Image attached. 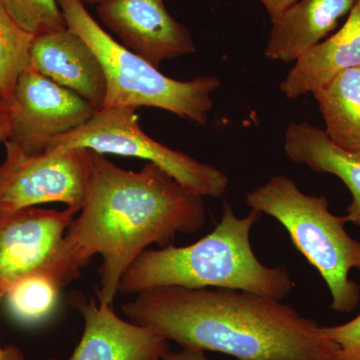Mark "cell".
I'll return each instance as SVG.
<instances>
[{
    "label": "cell",
    "mask_w": 360,
    "mask_h": 360,
    "mask_svg": "<svg viewBox=\"0 0 360 360\" xmlns=\"http://www.w3.org/2000/svg\"><path fill=\"white\" fill-rule=\"evenodd\" d=\"M89 151L84 205L66 231L65 243L80 270L101 255L97 303L108 307L123 274L149 245L165 248L175 234L198 231L205 210L201 196L187 191L155 163L130 172Z\"/></svg>",
    "instance_id": "obj_1"
},
{
    "label": "cell",
    "mask_w": 360,
    "mask_h": 360,
    "mask_svg": "<svg viewBox=\"0 0 360 360\" xmlns=\"http://www.w3.org/2000/svg\"><path fill=\"white\" fill-rule=\"evenodd\" d=\"M122 310L165 340L238 360H333L338 352L316 322L250 291L167 286L139 293Z\"/></svg>",
    "instance_id": "obj_2"
},
{
    "label": "cell",
    "mask_w": 360,
    "mask_h": 360,
    "mask_svg": "<svg viewBox=\"0 0 360 360\" xmlns=\"http://www.w3.org/2000/svg\"><path fill=\"white\" fill-rule=\"evenodd\" d=\"M262 214L252 210L239 219L224 201L213 231L193 245L144 250L123 274L118 293L180 286L245 290L283 300L295 288L290 272L260 262L250 245L251 229Z\"/></svg>",
    "instance_id": "obj_3"
},
{
    "label": "cell",
    "mask_w": 360,
    "mask_h": 360,
    "mask_svg": "<svg viewBox=\"0 0 360 360\" xmlns=\"http://www.w3.org/2000/svg\"><path fill=\"white\" fill-rule=\"evenodd\" d=\"M66 26L91 47L106 79L103 108H160L205 124L213 108L212 94L220 86L214 75L182 82L118 44L89 13L82 0H56Z\"/></svg>",
    "instance_id": "obj_4"
},
{
    "label": "cell",
    "mask_w": 360,
    "mask_h": 360,
    "mask_svg": "<svg viewBox=\"0 0 360 360\" xmlns=\"http://www.w3.org/2000/svg\"><path fill=\"white\" fill-rule=\"evenodd\" d=\"M252 210L278 220L303 257L319 272L330 291L331 309L354 311L360 300L359 284L350 281L360 269V243L345 231V217L329 210L328 198L303 193L285 175H276L246 195Z\"/></svg>",
    "instance_id": "obj_5"
},
{
    "label": "cell",
    "mask_w": 360,
    "mask_h": 360,
    "mask_svg": "<svg viewBox=\"0 0 360 360\" xmlns=\"http://www.w3.org/2000/svg\"><path fill=\"white\" fill-rule=\"evenodd\" d=\"M134 108H103L78 129L52 142L46 150L86 148L101 155L141 158L153 162L195 195L220 198L229 179L217 168L168 148L141 129Z\"/></svg>",
    "instance_id": "obj_6"
},
{
    "label": "cell",
    "mask_w": 360,
    "mask_h": 360,
    "mask_svg": "<svg viewBox=\"0 0 360 360\" xmlns=\"http://www.w3.org/2000/svg\"><path fill=\"white\" fill-rule=\"evenodd\" d=\"M75 215L70 208H0V290L6 292L37 274L51 277L60 288L78 278L82 270L65 243Z\"/></svg>",
    "instance_id": "obj_7"
},
{
    "label": "cell",
    "mask_w": 360,
    "mask_h": 360,
    "mask_svg": "<svg viewBox=\"0 0 360 360\" xmlns=\"http://www.w3.org/2000/svg\"><path fill=\"white\" fill-rule=\"evenodd\" d=\"M0 165V208L20 210L42 203H65L75 214L84 205L90 174L86 148L56 149L28 155L4 143Z\"/></svg>",
    "instance_id": "obj_8"
},
{
    "label": "cell",
    "mask_w": 360,
    "mask_h": 360,
    "mask_svg": "<svg viewBox=\"0 0 360 360\" xmlns=\"http://www.w3.org/2000/svg\"><path fill=\"white\" fill-rule=\"evenodd\" d=\"M9 110L11 131L7 141L28 155L44 153L59 137L85 124L96 111L82 96L32 66L18 78Z\"/></svg>",
    "instance_id": "obj_9"
},
{
    "label": "cell",
    "mask_w": 360,
    "mask_h": 360,
    "mask_svg": "<svg viewBox=\"0 0 360 360\" xmlns=\"http://www.w3.org/2000/svg\"><path fill=\"white\" fill-rule=\"evenodd\" d=\"M97 13L123 46L155 68L196 51L191 32L168 13L165 0H108Z\"/></svg>",
    "instance_id": "obj_10"
},
{
    "label": "cell",
    "mask_w": 360,
    "mask_h": 360,
    "mask_svg": "<svg viewBox=\"0 0 360 360\" xmlns=\"http://www.w3.org/2000/svg\"><path fill=\"white\" fill-rule=\"evenodd\" d=\"M70 305L82 314L84 328L82 340L66 360H161L169 352L167 340L122 319L113 305L89 302L80 293L72 295Z\"/></svg>",
    "instance_id": "obj_11"
},
{
    "label": "cell",
    "mask_w": 360,
    "mask_h": 360,
    "mask_svg": "<svg viewBox=\"0 0 360 360\" xmlns=\"http://www.w3.org/2000/svg\"><path fill=\"white\" fill-rule=\"evenodd\" d=\"M30 66L82 96L96 110L103 108L106 79L101 61L91 47L68 27L35 35Z\"/></svg>",
    "instance_id": "obj_12"
},
{
    "label": "cell",
    "mask_w": 360,
    "mask_h": 360,
    "mask_svg": "<svg viewBox=\"0 0 360 360\" xmlns=\"http://www.w3.org/2000/svg\"><path fill=\"white\" fill-rule=\"evenodd\" d=\"M359 0H298L271 20L265 58L291 63L333 32Z\"/></svg>",
    "instance_id": "obj_13"
},
{
    "label": "cell",
    "mask_w": 360,
    "mask_h": 360,
    "mask_svg": "<svg viewBox=\"0 0 360 360\" xmlns=\"http://www.w3.org/2000/svg\"><path fill=\"white\" fill-rule=\"evenodd\" d=\"M360 68V0L345 25L295 61L281 90L290 99L311 94L342 71Z\"/></svg>",
    "instance_id": "obj_14"
},
{
    "label": "cell",
    "mask_w": 360,
    "mask_h": 360,
    "mask_svg": "<svg viewBox=\"0 0 360 360\" xmlns=\"http://www.w3.org/2000/svg\"><path fill=\"white\" fill-rule=\"evenodd\" d=\"M284 150L293 162L338 177L352 196L345 219L360 226V153L338 148L324 130L307 122L288 125L284 134Z\"/></svg>",
    "instance_id": "obj_15"
},
{
    "label": "cell",
    "mask_w": 360,
    "mask_h": 360,
    "mask_svg": "<svg viewBox=\"0 0 360 360\" xmlns=\"http://www.w3.org/2000/svg\"><path fill=\"white\" fill-rule=\"evenodd\" d=\"M311 94L330 141L345 150L360 153V68L338 73Z\"/></svg>",
    "instance_id": "obj_16"
},
{
    "label": "cell",
    "mask_w": 360,
    "mask_h": 360,
    "mask_svg": "<svg viewBox=\"0 0 360 360\" xmlns=\"http://www.w3.org/2000/svg\"><path fill=\"white\" fill-rule=\"evenodd\" d=\"M34 37L13 20L0 0V94L8 105L18 78L30 66Z\"/></svg>",
    "instance_id": "obj_17"
},
{
    "label": "cell",
    "mask_w": 360,
    "mask_h": 360,
    "mask_svg": "<svg viewBox=\"0 0 360 360\" xmlns=\"http://www.w3.org/2000/svg\"><path fill=\"white\" fill-rule=\"evenodd\" d=\"M60 286L44 274L25 277L6 291L7 307L15 321L35 324L51 316L58 307Z\"/></svg>",
    "instance_id": "obj_18"
},
{
    "label": "cell",
    "mask_w": 360,
    "mask_h": 360,
    "mask_svg": "<svg viewBox=\"0 0 360 360\" xmlns=\"http://www.w3.org/2000/svg\"><path fill=\"white\" fill-rule=\"evenodd\" d=\"M2 2L13 20L33 35L68 27L56 0H2Z\"/></svg>",
    "instance_id": "obj_19"
},
{
    "label": "cell",
    "mask_w": 360,
    "mask_h": 360,
    "mask_svg": "<svg viewBox=\"0 0 360 360\" xmlns=\"http://www.w3.org/2000/svg\"><path fill=\"white\" fill-rule=\"evenodd\" d=\"M322 330L338 345L333 360H360V314L347 323L322 328Z\"/></svg>",
    "instance_id": "obj_20"
},
{
    "label": "cell",
    "mask_w": 360,
    "mask_h": 360,
    "mask_svg": "<svg viewBox=\"0 0 360 360\" xmlns=\"http://www.w3.org/2000/svg\"><path fill=\"white\" fill-rule=\"evenodd\" d=\"M161 360H210L205 350L193 347H182L179 352H168Z\"/></svg>",
    "instance_id": "obj_21"
},
{
    "label": "cell",
    "mask_w": 360,
    "mask_h": 360,
    "mask_svg": "<svg viewBox=\"0 0 360 360\" xmlns=\"http://www.w3.org/2000/svg\"><path fill=\"white\" fill-rule=\"evenodd\" d=\"M11 122L9 105L0 94V142L6 143L11 136Z\"/></svg>",
    "instance_id": "obj_22"
},
{
    "label": "cell",
    "mask_w": 360,
    "mask_h": 360,
    "mask_svg": "<svg viewBox=\"0 0 360 360\" xmlns=\"http://www.w3.org/2000/svg\"><path fill=\"white\" fill-rule=\"evenodd\" d=\"M259 1L266 8L271 20H274L279 18L284 11H288L298 0H259Z\"/></svg>",
    "instance_id": "obj_23"
},
{
    "label": "cell",
    "mask_w": 360,
    "mask_h": 360,
    "mask_svg": "<svg viewBox=\"0 0 360 360\" xmlns=\"http://www.w3.org/2000/svg\"><path fill=\"white\" fill-rule=\"evenodd\" d=\"M6 291L0 290V303L4 300ZM0 360H25L22 352L15 345L1 347L0 345Z\"/></svg>",
    "instance_id": "obj_24"
},
{
    "label": "cell",
    "mask_w": 360,
    "mask_h": 360,
    "mask_svg": "<svg viewBox=\"0 0 360 360\" xmlns=\"http://www.w3.org/2000/svg\"><path fill=\"white\" fill-rule=\"evenodd\" d=\"M84 4H97V6H101V4H104V2L108 1V0H82Z\"/></svg>",
    "instance_id": "obj_25"
}]
</instances>
